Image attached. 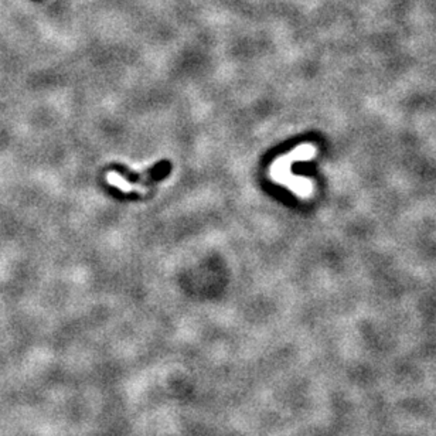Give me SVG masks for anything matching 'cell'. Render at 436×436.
<instances>
[{
	"mask_svg": "<svg viewBox=\"0 0 436 436\" xmlns=\"http://www.w3.org/2000/svg\"><path fill=\"white\" fill-rule=\"evenodd\" d=\"M108 182H109V185H112V186H115V187H118V189H120L122 192H126V193H130V192H137V193H148V189H144V187H142V186H130L122 176H119L118 173H115V172H111L109 175H108Z\"/></svg>",
	"mask_w": 436,
	"mask_h": 436,
	"instance_id": "7a4b0ae2",
	"label": "cell"
},
{
	"mask_svg": "<svg viewBox=\"0 0 436 436\" xmlns=\"http://www.w3.org/2000/svg\"><path fill=\"white\" fill-rule=\"evenodd\" d=\"M315 155H316V149L313 144H301V147L295 149L294 152L279 158L275 163H272L270 172H269L270 179L275 180L278 185L286 186L301 199H309L313 192L312 182L305 177L294 176L292 173H290V165L295 162L309 161Z\"/></svg>",
	"mask_w": 436,
	"mask_h": 436,
	"instance_id": "6da1fadb",
	"label": "cell"
}]
</instances>
